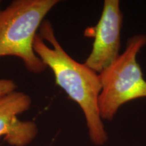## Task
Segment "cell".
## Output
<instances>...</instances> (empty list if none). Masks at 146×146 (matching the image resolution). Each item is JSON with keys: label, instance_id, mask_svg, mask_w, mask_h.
<instances>
[{"label": "cell", "instance_id": "obj_2", "mask_svg": "<svg viewBox=\"0 0 146 146\" xmlns=\"http://www.w3.org/2000/svg\"><path fill=\"white\" fill-rule=\"evenodd\" d=\"M58 0H15L0 12V58H20L29 72L47 68L36 54L33 41L45 16Z\"/></svg>", "mask_w": 146, "mask_h": 146}, {"label": "cell", "instance_id": "obj_6", "mask_svg": "<svg viewBox=\"0 0 146 146\" xmlns=\"http://www.w3.org/2000/svg\"><path fill=\"white\" fill-rule=\"evenodd\" d=\"M17 85L15 82L8 78L0 79V98L16 90Z\"/></svg>", "mask_w": 146, "mask_h": 146}, {"label": "cell", "instance_id": "obj_7", "mask_svg": "<svg viewBox=\"0 0 146 146\" xmlns=\"http://www.w3.org/2000/svg\"><path fill=\"white\" fill-rule=\"evenodd\" d=\"M1 1H0V12H1Z\"/></svg>", "mask_w": 146, "mask_h": 146}, {"label": "cell", "instance_id": "obj_4", "mask_svg": "<svg viewBox=\"0 0 146 146\" xmlns=\"http://www.w3.org/2000/svg\"><path fill=\"white\" fill-rule=\"evenodd\" d=\"M123 13L118 0H106L100 21L93 29L92 50L85 64L100 74L119 56Z\"/></svg>", "mask_w": 146, "mask_h": 146}, {"label": "cell", "instance_id": "obj_5", "mask_svg": "<svg viewBox=\"0 0 146 146\" xmlns=\"http://www.w3.org/2000/svg\"><path fill=\"white\" fill-rule=\"evenodd\" d=\"M28 94L14 91L0 98V137L11 145L25 146L37 134V127L33 121H23L18 116L31 106Z\"/></svg>", "mask_w": 146, "mask_h": 146}, {"label": "cell", "instance_id": "obj_1", "mask_svg": "<svg viewBox=\"0 0 146 146\" xmlns=\"http://www.w3.org/2000/svg\"><path fill=\"white\" fill-rule=\"evenodd\" d=\"M39 30L33 41L35 52L52 70L56 84L81 108L93 143L104 145L108 137L98 106L102 90L99 74L66 52L50 21H43Z\"/></svg>", "mask_w": 146, "mask_h": 146}, {"label": "cell", "instance_id": "obj_3", "mask_svg": "<svg viewBox=\"0 0 146 146\" xmlns=\"http://www.w3.org/2000/svg\"><path fill=\"white\" fill-rule=\"evenodd\" d=\"M146 45V35L128 40L122 54L100 73L102 90L98 106L102 119L112 120L123 104L146 97V81L137 56Z\"/></svg>", "mask_w": 146, "mask_h": 146}]
</instances>
